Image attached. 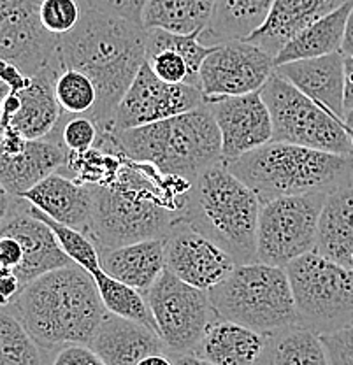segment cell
Listing matches in <instances>:
<instances>
[{
  "mask_svg": "<svg viewBox=\"0 0 353 365\" xmlns=\"http://www.w3.org/2000/svg\"><path fill=\"white\" fill-rule=\"evenodd\" d=\"M192 180L169 176L155 165L127 160L106 186H90L93 216L88 235L98 250L164 239L183 222Z\"/></svg>",
  "mask_w": 353,
  "mask_h": 365,
  "instance_id": "1",
  "label": "cell"
},
{
  "mask_svg": "<svg viewBox=\"0 0 353 365\" xmlns=\"http://www.w3.org/2000/svg\"><path fill=\"white\" fill-rule=\"evenodd\" d=\"M81 9L78 26L58 36L56 63L60 68H78L92 79L98 98L90 118L101 132L113 130L118 104L146 62L148 29L86 6Z\"/></svg>",
  "mask_w": 353,
  "mask_h": 365,
  "instance_id": "2",
  "label": "cell"
},
{
  "mask_svg": "<svg viewBox=\"0 0 353 365\" xmlns=\"http://www.w3.org/2000/svg\"><path fill=\"white\" fill-rule=\"evenodd\" d=\"M7 309L46 353L66 344L90 346L108 314L93 276L76 264L30 281Z\"/></svg>",
  "mask_w": 353,
  "mask_h": 365,
  "instance_id": "3",
  "label": "cell"
},
{
  "mask_svg": "<svg viewBox=\"0 0 353 365\" xmlns=\"http://www.w3.org/2000/svg\"><path fill=\"white\" fill-rule=\"evenodd\" d=\"M262 202L280 197L332 193L353 185L352 155H336L290 143H271L225 162Z\"/></svg>",
  "mask_w": 353,
  "mask_h": 365,
  "instance_id": "4",
  "label": "cell"
},
{
  "mask_svg": "<svg viewBox=\"0 0 353 365\" xmlns=\"http://www.w3.org/2000/svg\"><path fill=\"white\" fill-rule=\"evenodd\" d=\"M260 199L225 162L192 180L185 199L183 222L223 248L235 264L257 262Z\"/></svg>",
  "mask_w": 353,
  "mask_h": 365,
  "instance_id": "5",
  "label": "cell"
},
{
  "mask_svg": "<svg viewBox=\"0 0 353 365\" xmlns=\"http://www.w3.org/2000/svg\"><path fill=\"white\" fill-rule=\"evenodd\" d=\"M113 135L128 158L151 163L169 176L193 180L223 162L222 135L208 104L157 123L113 130Z\"/></svg>",
  "mask_w": 353,
  "mask_h": 365,
  "instance_id": "6",
  "label": "cell"
},
{
  "mask_svg": "<svg viewBox=\"0 0 353 365\" xmlns=\"http://www.w3.org/2000/svg\"><path fill=\"white\" fill-rule=\"evenodd\" d=\"M210 299L216 317L232 319L264 336L299 323L285 267L262 262L237 264L222 283L211 288Z\"/></svg>",
  "mask_w": 353,
  "mask_h": 365,
  "instance_id": "7",
  "label": "cell"
},
{
  "mask_svg": "<svg viewBox=\"0 0 353 365\" xmlns=\"http://www.w3.org/2000/svg\"><path fill=\"white\" fill-rule=\"evenodd\" d=\"M299 325L318 336L353 325V269L318 253L302 255L287 265Z\"/></svg>",
  "mask_w": 353,
  "mask_h": 365,
  "instance_id": "8",
  "label": "cell"
},
{
  "mask_svg": "<svg viewBox=\"0 0 353 365\" xmlns=\"http://www.w3.org/2000/svg\"><path fill=\"white\" fill-rule=\"evenodd\" d=\"M272 120V140L299 144L336 155H352L343 118L336 116L272 72L260 90Z\"/></svg>",
  "mask_w": 353,
  "mask_h": 365,
  "instance_id": "9",
  "label": "cell"
},
{
  "mask_svg": "<svg viewBox=\"0 0 353 365\" xmlns=\"http://www.w3.org/2000/svg\"><path fill=\"white\" fill-rule=\"evenodd\" d=\"M327 193L280 197L260 204L257 262L287 267L317 245L318 220Z\"/></svg>",
  "mask_w": 353,
  "mask_h": 365,
  "instance_id": "10",
  "label": "cell"
},
{
  "mask_svg": "<svg viewBox=\"0 0 353 365\" xmlns=\"http://www.w3.org/2000/svg\"><path fill=\"white\" fill-rule=\"evenodd\" d=\"M146 299L170 356L192 353L216 318L210 292L185 283L167 269L146 292Z\"/></svg>",
  "mask_w": 353,
  "mask_h": 365,
  "instance_id": "11",
  "label": "cell"
},
{
  "mask_svg": "<svg viewBox=\"0 0 353 365\" xmlns=\"http://www.w3.org/2000/svg\"><path fill=\"white\" fill-rule=\"evenodd\" d=\"M275 72V56L246 39L227 41L206 56L199 88L206 101L260 91Z\"/></svg>",
  "mask_w": 353,
  "mask_h": 365,
  "instance_id": "12",
  "label": "cell"
},
{
  "mask_svg": "<svg viewBox=\"0 0 353 365\" xmlns=\"http://www.w3.org/2000/svg\"><path fill=\"white\" fill-rule=\"evenodd\" d=\"M203 104H206V98L199 86L188 83L173 85L162 81L144 62L141 71L138 72L118 104L113 130H128V128L157 123L200 108Z\"/></svg>",
  "mask_w": 353,
  "mask_h": 365,
  "instance_id": "13",
  "label": "cell"
},
{
  "mask_svg": "<svg viewBox=\"0 0 353 365\" xmlns=\"http://www.w3.org/2000/svg\"><path fill=\"white\" fill-rule=\"evenodd\" d=\"M39 6L41 0H0V60L14 63L30 78L58 66V36L43 26Z\"/></svg>",
  "mask_w": 353,
  "mask_h": 365,
  "instance_id": "14",
  "label": "cell"
},
{
  "mask_svg": "<svg viewBox=\"0 0 353 365\" xmlns=\"http://www.w3.org/2000/svg\"><path fill=\"white\" fill-rule=\"evenodd\" d=\"M235 260L187 222L165 237V269L185 283L210 292L234 271Z\"/></svg>",
  "mask_w": 353,
  "mask_h": 365,
  "instance_id": "15",
  "label": "cell"
},
{
  "mask_svg": "<svg viewBox=\"0 0 353 365\" xmlns=\"http://www.w3.org/2000/svg\"><path fill=\"white\" fill-rule=\"evenodd\" d=\"M222 135L223 162H230L272 140V120L260 91L206 101Z\"/></svg>",
  "mask_w": 353,
  "mask_h": 365,
  "instance_id": "16",
  "label": "cell"
},
{
  "mask_svg": "<svg viewBox=\"0 0 353 365\" xmlns=\"http://www.w3.org/2000/svg\"><path fill=\"white\" fill-rule=\"evenodd\" d=\"M0 235L14 237L24 248V262L14 269L21 288L43 274L74 264L49 225L30 212L29 200L24 197L14 199L9 215L0 223Z\"/></svg>",
  "mask_w": 353,
  "mask_h": 365,
  "instance_id": "17",
  "label": "cell"
},
{
  "mask_svg": "<svg viewBox=\"0 0 353 365\" xmlns=\"http://www.w3.org/2000/svg\"><path fill=\"white\" fill-rule=\"evenodd\" d=\"M58 72V66H49L32 76L25 90L11 91L0 108V128L18 132L29 140L51 135L63 114L55 97Z\"/></svg>",
  "mask_w": 353,
  "mask_h": 365,
  "instance_id": "18",
  "label": "cell"
},
{
  "mask_svg": "<svg viewBox=\"0 0 353 365\" xmlns=\"http://www.w3.org/2000/svg\"><path fill=\"white\" fill-rule=\"evenodd\" d=\"M276 74L344 120V55L341 51L317 58L295 60L275 67Z\"/></svg>",
  "mask_w": 353,
  "mask_h": 365,
  "instance_id": "19",
  "label": "cell"
},
{
  "mask_svg": "<svg viewBox=\"0 0 353 365\" xmlns=\"http://www.w3.org/2000/svg\"><path fill=\"white\" fill-rule=\"evenodd\" d=\"M21 197L55 222L88 235L93 216V193L90 186L56 170L26 190Z\"/></svg>",
  "mask_w": 353,
  "mask_h": 365,
  "instance_id": "20",
  "label": "cell"
},
{
  "mask_svg": "<svg viewBox=\"0 0 353 365\" xmlns=\"http://www.w3.org/2000/svg\"><path fill=\"white\" fill-rule=\"evenodd\" d=\"M90 346L106 365H138L148 355L169 353L162 337L150 327L109 311Z\"/></svg>",
  "mask_w": 353,
  "mask_h": 365,
  "instance_id": "21",
  "label": "cell"
},
{
  "mask_svg": "<svg viewBox=\"0 0 353 365\" xmlns=\"http://www.w3.org/2000/svg\"><path fill=\"white\" fill-rule=\"evenodd\" d=\"M343 4L344 0H275L260 29L246 41L276 56L292 37Z\"/></svg>",
  "mask_w": 353,
  "mask_h": 365,
  "instance_id": "22",
  "label": "cell"
},
{
  "mask_svg": "<svg viewBox=\"0 0 353 365\" xmlns=\"http://www.w3.org/2000/svg\"><path fill=\"white\" fill-rule=\"evenodd\" d=\"M264 346V334L216 317L192 353L215 365H255Z\"/></svg>",
  "mask_w": 353,
  "mask_h": 365,
  "instance_id": "23",
  "label": "cell"
},
{
  "mask_svg": "<svg viewBox=\"0 0 353 365\" xmlns=\"http://www.w3.org/2000/svg\"><path fill=\"white\" fill-rule=\"evenodd\" d=\"M106 274L146 294L165 271V237L98 250Z\"/></svg>",
  "mask_w": 353,
  "mask_h": 365,
  "instance_id": "24",
  "label": "cell"
},
{
  "mask_svg": "<svg viewBox=\"0 0 353 365\" xmlns=\"http://www.w3.org/2000/svg\"><path fill=\"white\" fill-rule=\"evenodd\" d=\"M66 160V148L55 139L29 140L20 155L9 157L0 153V182L14 197H21L49 174L62 169Z\"/></svg>",
  "mask_w": 353,
  "mask_h": 365,
  "instance_id": "25",
  "label": "cell"
},
{
  "mask_svg": "<svg viewBox=\"0 0 353 365\" xmlns=\"http://www.w3.org/2000/svg\"><path fill=\"white\" fill-rule=\"evenodd\" d=\"M314 253L353 269V185L329 193L318 220Z\"/></svg>",
  "mask_w": 353,
  "mask_h": 365,
  "instance_id": "26",
  "label": "cell"
},
{
  "mask_svg": "<svg viewBox=\"0 0 353 365\" xmlns=\"http://www.w3.org/2000/svg\"><path fill=\"white\" fill-rule=\"evenodd\" d=\"M353 4L344 2L336 11L329 13L327 16L320 18L305 30L292 37L287 44L280 49L275 56V67L295 60L317 58L330 53L341 51L344 39V29H347L348 14H350Z\"/></svg>",
  "mask_w": 353,
  "mask_h": 365,
  "instance_id": "27",
  "label": "cell"
},
{
  "mask_svg": "<svg viewBox=\"0 0 353 365\" xmlns=\"http://www.w3.org/2000/svg\"><path fill=\"white\" fill-rule=\"evenodd\" d=\"M275 0H215L210 26L200 34L208 46L246 39L267 18Z\"/></svg>",
  "mask_w": 353,
  "mask_h": 365,
  "instance_id": "28",
  "label": "cell"
},
{
  "mask_svg": "<svg viewBox=\"0 0 353 365\" xmlns=\"http://www.w3.org/2000/svg\"><path fill=\"white\" fill-rule=\"evenodd\" d=\"M255 365H329V359L322 336L295 323L265 336Z\"/></svg>",
  "mask_w": 353,
  "mask_h": 365,
  "instance_id": "29",
  "label": "cell"
},
{
  "mask_svg": "<svg viewBox=\"0 0 353 365\" xmlns=\"http://www.w3.org/2000/svg\"><path fill=\"white\" fill-rule=\"evenodd\" d=\"M215 0H148L143 13L144 29L173 34H203L210 26Z\"/></svg>",
  "mask_w": 353,
  "mask_h": 365,
  "instance_id": "30",
  "label": "cell"
},
{
  "mask_svg": "<svg viewBox=\"0 0 353 365\" xmlns=\"http://www.w3.org/2000/svg\"><path fill=\"white\" fill-rule=\"evenodd\" d=\"M95 284H97L98 295H101L102 304L109 313L116 317L132 319V322L143 323L150 327L151 330L158 334L157 323H155L153 313H151L150 302H148L146 294L134 287H128L123 281H118L104 271L92 274Z\"/></svg>",
  "mask_w": 353,
  "mask_h": 365,
  "instance_id": "31",
  "label": "cell"
},
{
  "mask_svg": "<svg viewBox=\"0 0 353 365\" xmlns=\"http://www.w3.org/2000/svg\"><path fill=\"white\" fill-rule=\"evenodd\" d=\"M48 355L7 307H0V365H46Z\"/></svg>",
  "mask_w": 353,
  "mask_h": 365,
  "instance_id": "32",
  "label": "cell"
},
{
  "mask_svg": "<svg viewBox=\"0 0 353 365\" xmlns=\"http://www.w3.org/2000/svg\"><path fill=\"white\" fill-rule=\"evenodd\" d=\"M30 204V202H29ZM30 212L34 216H37L39 220H43L46 225L53 230L56 241L62 246V250L66 251L67 257L74 262L79 267L86 269L90 274H95L101 271V253H98L97 245L90 239V235H86L85 232L76 230L69 225H63V223L55 222L53 218L44 215L41 209H37L36 205L30 204Z\"/></svg>",
  "mask_w": 353,
  "mask_h": 365,
  "instance_id": "33",
  "label": "cell"
},
{
  "mask_svg": "<svg viewBox=\"0 0 353 365\" xmlns=\"http://www.w3.org/2000/svg\"><path fill=\"white\" fill-rule=\"evenodd\" d=\"M55 97L67 114L90 116L97 106V88L93 81L78 68H60L55 79Z\"/></svg>",
  "mask_w": 353,
  "mask_h": 365,
  "instance_id": "34",
  "label": "cell"
},
{
  "mask_svg": "<svg viewBox=\"0 0 353 365\" xmlns=\"http://www.w3.org/2000/svg\"><path fill=\"white\" fill-rule=\"evenodd\" d=\"M48 137L62 144L67 153H85L101 140V127L86 114L63 113L53 134Z\"/></svg>",
  "mask_w": 353,
  "mask_h": 365,
  "instance_id": "35",
  "label": "cell"
},
{
  "mask_svg": "<svg viewBox=\"0 0 353 365\" xmlns=\"http://www.w3.org/2000/svg\"><path fill=\"white\" fill-rule=\"evenodd\" d=\"M79 0H41L39 18L44 29L53 36H66L81 20Z\"/></svg>",
  "mask_w": 353,
  "mask_h": 365,
  "instance_id": "36",
  "label": "cell"
},
{
  "mask_svg": "<svg viewBox=\"0 0 353 365\" xmlns=\"http://www.w3.org/2000/svg\"><path fill=\"white\" fill-rule=\"evenodd\" d=\"M146 63L162 81L173 83V85H181V83L193 85L188 62L174 49H160L157 53H151L146 56Z\"/></svg>",
  "mask_w": 353,
  "mask_h": 365,
  "instance_id": "37",
  "label": "cell"
},
{
  "mask_svg": "<svg viewBox=\"0 0 353 365\" xmlns=\"http://www.w3.org/2000/svg\"><path fill=\"white\" fill-rule=\"evenodd\" d=\"M325 351H327L329 365H353V325L324 334Z\"/></svg>",
  "mask_w": 353,
  "mask_h": 365,
  "instance_id": "38",
  "label": "cell"
},
{
  "mask_svg": "<svg viewBox=\"0 0 353 365\" xmlns=\"http://www.w3.org/2000/svg\"><path fill=\"white\" fill-rule=\"evenodd\" d=\"M79 4L104 14L143 23V13L148 0H79Z\"/></svg>",
  "mask_w": 353,
  "mask_h": 365,
  "instance_id": "39",
  "label": "cell"
},
{
  "mask_svg": "<svg viewBox=\"0 0 353 365\" xmlns=\"http://www.w3.org/2000/svg\"><path fill=\"white\" fill-rule=\"evenodd\" d=\"M49 365H106L88 344H66L51 351Z\"/></svg>",
  "mask_w": 353,
  "mask_h": 365,
  "instance_id": "40",
  "label": "cell"
},
{
  "mask_svg": "<svg viewBox=\"0 0 353 365\" xmlns=\"http://www.w3.org/2000/svg\"><path fill=\"white\" fill-rule=\"evenodd\" d=\"M24 262V248L9 235H0V267L16 269Z\"/></svg>",
  "mask_w": 353,
  "mask_h": 365,
  "instance_id": "41",
  "label": "cell"
},
{
  "mask_svg": "<svg viewBox=\"0 0 353 365\" xmlns=\"http://www.w3.org/2000/svg\"><path fill=\"white\" fill-rule=\"evenodd\" d=\"M21 292V283L14 269L0 267V307H7Z\"/></svg>",
  "mask_w": 353,
  "mask_h": 365,
  "instance_id": "42",
  "label": "cell"
},
{
  "mask_svg": "<svg viewBox=\"0 0 353 365\" xmlns=\"http://www.w3.org/2000/svg\"><path fill=\"white\" fill-rule=\"evenodd\" d=\"M353 109V55H344V114Z\"/></svg>",
  "mask_w": 353,
  "mask_h": 365,
  "instance_id": "43",
  "label": "cell"
},
{
  "mask_svg": "<svg viewBox=\"0 0 353 365\" xmlns=\"http://www.w3.org/2000/svg\"><path fill=\"white\" fill-rule=\"evenodd\" d=\"M14 199H16V197H14L13 193H11L9 190L0 182V223H2L4 220H6V216L9 215Z\"/></svg>",
  "mask_w": 353,
  "mask_h": 365,
  "instance_id": "44",
  "label": "cell"
},
{
  "mask_svg": "<svg viewBox=\"0 0 353 365\" xmlns=\"http://www.w3.org/2000/svg\"><path fill=\"white\" fill-rule=\"evenodd\" d=\"M341 53L343 55H353V7L348 14V21H347V29H344V39H343V46H341Z\"/></svg>",
  "mask_w": 353,
  "mask_h": 365,
  "instance_id": "45",
  "label": "cell"
},
{
  "mask_svg": "<svg viewBox=\"0 0 353 365\" xmlns=\"http://www.w3.org/2000/svg\"><path fill=\"white\" fill-rule=\"evenodd\" d=\"M138 365H174V360L169 353H153L144 356Z\"/></svg>",
  "mask_w": 353,
  "mask_h": 365,
  "instance_id": "46",
  "label": "cell"
},
{
  "mask_svg": "<svg viewBox=\"0 0 353 365\" xmlns=\"http://www.w3.org/2000/svg\"><path fill=\"white\" fill-rule=\"evenodd\" d=\"M173 360H174V365H215V364L208 362V360L199 359V356L193 355V353H185V355H173Z\"/></svg>",
  "mask_w": 353,
  "mask_h": 365,
  "instance_id": "47",
  "label": "cell"
},
{
  "mask_svg": "<svg viewBox=\"0 0 353 365\" xmlns=\"http://www.w3.org/2000/svg\"><path fill=\"white\" fill-rule=\"evenodd\" d=\"M11 93V90L7 88L6 85H0V108H2V104H4V101H6V97L7 95Z\"/></svg>",
  "mask_w": 353,
  "mask_h": 365,
  "instance_id": "48",
  "label": "cell"
},
{
  "mask_svg": "<svg viewBox=\"0 0 353 365\" xmlns=\"http://www.w3.org/2000/svg\"><path fill=\"white\" fill-rule=\"evenodd\" d=\"M344 125L353 128V109H350V111L344 114Z\"/></svg>",
  "mask_w": 353,
  "mask_h": 365,
  "instance_id": "49",
  "label": "cell"
},
{
  "mask_svg": "<svg viewBox=\"0 0 353 365\" xmlns=\"http://www.w3.org/2000/svg\"><path fill=\"white\" fill-rule=\"evenodd\" d=\"M7 63L9 62H6V60H0V85H4V71H6ZM7 88H9V86H7Z\"/></svg>",
  "mask_w": 353,
  "mask_h": 365,
  "instance_id": "50",
  "label": "cell"
},
{
  "mask_svg": "<svg viewBox=\"0 0 353 365\" xmlns=\"http://www.w3.org/2000/svg\"><path fill=\"white\" fill-rule=\"evenodd\" d=\"M347 130H348V134H350V139H352V158H353V128L347 127Z\"/></svg>",
  "mask_w": 353,
  "mask_h": 365,
  "instance_id": "51",
  "label": "cell"
},
{
  "mask_svg": "<svg viewBox=\"0 0 353 365\" xmlns=\"http://www.w3.org/2000/svg\"><path fill=\"white\" fill-rule=\"evenodd\" d=\"M344 2H350V4H353V0H344Z\"/></svg>",
  "mask_w": 353,
  "mask_h": 365,
  "instance_id": "52",
  "label": "cell"
}]
</instances>
